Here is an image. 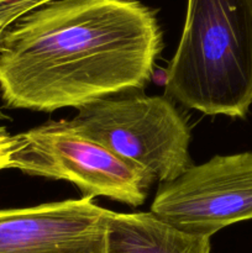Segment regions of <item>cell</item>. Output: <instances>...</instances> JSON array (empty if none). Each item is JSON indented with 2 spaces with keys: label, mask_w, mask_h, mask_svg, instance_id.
<instances>
[{
  "label": "cell",
  "mask_w": 252,
  "mask_h": 253,
  "mask_svg": "<svg viewBox=\"0 0 252 253\" xmlns=\"http://www.w3.org/2000/svg\"><path fill=\"white\" fill-rule=\"evenodd\" d=\"M54 0H0V44L6 32L27 14ZM0 120H10L0 108Z\"/></svg>",
  "instance_id": "ba28073f"
},
{
  "label": "cell",
  "mask_w": 252,
  "mask_h": 253,
  "mask_svg": "<svg viewBox=\"0 0 252 253\" xmlns=\"http://www.w3.org/2000/svg\"><path fill=\"white\" fill-rule=\"evenodd\" d=\"M109 211L89 197L0 209V253H106Z\"/></svg>",
  "instance_id": "8992f818"
},
{
  "label": "cell",
  "mask_w": 252,
  "mask_h": 253,
  "mask_svg": "<svg viewBox=\"0 0 252 253\" xmlns=\"http://www.w3.org/2000/svg\"><path fill=\"white\" fill-rule=\"evenodd\" d=\"M71 123L152 183L172 182L192 167L190 127L167 96H106L78 109Z\"/></svg>",
  "instance_id": "3957f363"
},
{
  "label": "cell",
  "mask_w": 252,
  "mask_h": 253,
  "mask_svg": "<svg viewBox=\"0 0 252 253\" xmlns=\"http://www.w3.org/2000/svg\"><path fill=\"white\" fill-rule=\"evenodd\" d=\"M157 14L138 0H54L0 44L5 106L52 113L140 90L162 49Z\"/></svg>",
  "instance_id": "6da1fadb"
},
{
  "label": "cell",
  "mask_w": 252,
  "mask_h": 253,
  "mask_svg": "<svg viewBox=\"0 0 252 253\" xmlns=\"http://www.w3.org/2000/svg\"><path fill=\"white\" fill-rule=\"evenodd\" d=\"M166 96L205 115L246 118L252 104V0H188Z\"/></svg>",
  "instance_id": "7a4b0ae2"
},
{
  "label": "cell",
  "mask_w": 252,
  "mask_h": 253,
  "mask_svg": "<svg viewBox=\"0 0 252 253\" xmlns=\"http://www.w3.org/2000/svg\"><path fill=\"white\" fill-rule=\"evenodd\" d=\"M151 212L183 231L209 237L252 220V152L215 156L161 183Z\"/></svg>",
  "instance_id": "5b68a950"
},
{
  "label": "cell",
  "mask_w": 252,
  "mask_h": 253,
  "mask_svg": "<svg viewBox=\"0 0 252 253\" xmlns=\"http://www.w3.org/2000/svg\"><path fill=\"white\" fill-rule=\"evenodd\" d=\"M16 138L10 169L67 180L84 197H104L136 208L145 203L153 184L142 172L78 132L71 121H47L17 133Z\"/></svg>",
  "instance_id": "277c9868"
},
{
  "label": "cell",
  "mask_w": 252,
  "mask_h": 253,
  "mask_svg": "<svg viewBox=\"0 0 252 253\" xmlns=\"http://www.w3.org/2000/svg\"><path fill=\"white\" fill-rule=\"evenodd\" d=\"M210 237L183 231L152 212L108 215L106 253H210Z\"/></svg>",
  "instance_id": "52a82bcc"
}]
</instances>
